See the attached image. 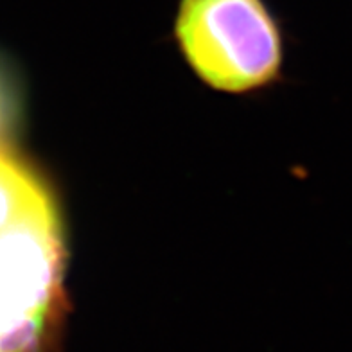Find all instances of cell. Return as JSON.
<instances>
[{"label":"cell","instance_id":"6da1fadb","mask_svg":"<svg viewBox=\"0 0 352 352\" xmlns=\"http://www.w3.org/2000/svg\"><path fill=\"white\" fill-rule=\"evenodd\" d=\"M63 236L43 186L0 149V352H38L61 295Z\"/></svg>","mask_w":352,"mask_h":352},{"label":"cell","instance_id":"7a4b0ae2","mask_svg":"<svg viewBox=\"0 0 352 352\" xmlns=\"http://www.w3.org/2000/svg\"><path fill=\"white\" fill-rule=\"evenodd\" d=\"M176 36L199 78L225 92L268 83L280 67V34L261 0H182Z\"/></svg>","mask_w":352,"mask_h":352},{"label":"cell","instance_id":"3957f363","mask_svg":"<svg viewBox=\"0 0 352 352\" xmlns=\"http://www.w3.org/2000/svg\"><path fill=\"white\" fill-rule=\"evenodd\" d=\"M16 119V90L0 63V139L13 128Z\"/></svg>","mask_w":352,"mask_h":352}]
</instances>
